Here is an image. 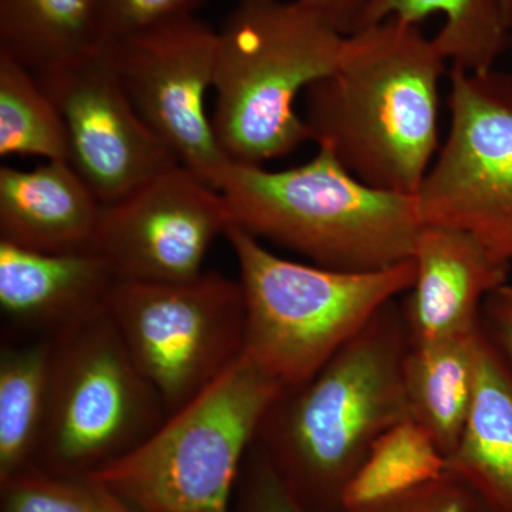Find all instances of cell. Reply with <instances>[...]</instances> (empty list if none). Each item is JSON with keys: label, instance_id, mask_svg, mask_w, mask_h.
<instances>
[{"label": "cell", "instance_id": "1", "mask_svg": "<svg viewBox=\"0 0 512 512\" xmlns=\"http://www.w3.org/2000/svg\"><path fill=\"white\" fill-rule=\"evenodd\" d=\"M447 63L420 25L389 19L353 30L335 70L306 89L311 141L363 183L416 197L439 148Z\"/></svg>", "mask_w": 512, "mask_h": 512}, {"label": "cell", "instance_id": "2", "mask_svg": "<svg viewBox=\"0 0 512 512\" xmlns=\"http://www.w3.org/2000/svg\"><path fill=\"white\" fill-rule=\"evenodd\" d=\"M392 303L308 382L268 410L254 446L312 512H340L350 478L380 436L412 420L403 366L410 345Z\"/></svg>", "mask_w": 512, "mask_h": 512}, {"label": "cell", "instance_id": "3", "mask_svg": "<svg viewBox=\"0 0 512 512\" xmlns=\"http://www.w3.org/2000/svg\"><path fill=\"white\" fill-rule=\"evenodd\" d=\"M232 222L343 272H373L413 258L416 200L367 185L326 148L281 171L229 163L220 183Z\"/></svg>", "mask_w": 512, "mask_h": 512}, {"label": "cell", "instance_id": "4", "mask_svg": "<svg viewBox=\"0 0 512 512\" xmlns=\"http://www.w3.org/2000/svg\"><path fill=\"white\" fill-rule=\"evenodd\" d=\"M346 35L299 0H238L217 30L212 127L231 163L288 156L311 133L299 94L338 66Z\"/></svg>", "mask_w": 512, "mask_h": 512}, {"label": "cell", "instance_id": "5", "mask_svg": "<svg viewBox=\"0 0 512 512\" xmlns=\"http://www.w3.org/2000/svg\"><path fill=\"white\" fill-rule=\"evenodd\" d=\"M225 238L247 306L245 353L285 390L308 382L416 278L413 258L343 272L281 258L234 222Z\"/></svg>", "mask_w": 512, "mask_h": 512}, {"label": "cell", "instance_id": "6", "mask_svg": "<svg viewBox=\"0 0 512 512\" xmlns=\"http://www.w3.org/2000/svg\"><path fill=\"white\" fill-rule=\"evenodd\" d=\"M284 386L244 352L136 450L93 478L146 512H229L242 464Z\"/></svg>", "mask_w": 512, "mask_h": 512}, {"label": "cell", "instance_id": "7", "mask_svg": "<svg viewBox=\"0 0 512 512\" xmlns=\"http://www.w3.org/2000/svg\"><path fill=\"white\" fill-rule=\"evenodd\" d=\"M167 417L109 312L53 339L45 423L30 470L90 477L127 456Z\"/></svg>", "mask_w": 512, "mask_h": 512}, {"label": "cell", "instance_id": "8", "mask_svg": "<svg viewBox=\"0 0 512 512\" xmlns=\"http://www.w3.org/2000/svg\"><path fill=\"white\" fill-rule=\"evenodd\" d=\"M107 312L167 416L190 403L244 355L241 282L202 272L181 282L116 281Z\"/></svg>", "mask_w": 512, "mask_h": 512}, {"label": "cell", "instance_id": "9", "mask_svg": "<svg viewBox=\"0 0 512 512\" xmlns=\"http://www.w3.org/2000/svg\"><path fill=\"white\" fill-rule=\"evenodd\" d=\"M450 128L416 197L421 225L466 232L512 262V76L451 67Z\"/></svg>", "mask_w": 512, "mask_h": 512}, {"label": "cell", "instance_id": "10", "mask_svg": "<svg viewBox=\"0 0 512 512\" xmlns=\"http://www.w3.org/2000/svg\"><path fill=\"white\" fill-rule=\"evenodd\" d=\"M138 114L178 164L220 190L231 163L205 109L214 89L217 30L195 18L160 26L109 46Z\"/></svg>", "mask_w": 512, "mask_h": 512}, {"label": "cell", "instance_id": "11", "mask_svg": "<svg viewBox=\"0 0 512 512\" xmlns=\"http://www.w3.org/2000/svg\"><path fill=\"white\" fill-rule=\"evenodd\" d=\"M231 224L222 192L175 164L104 205L92 249L116 281H188Z\"/></svg>", "mask_w": 512, "mask_h": 512}, {"label": "cell", "instance_id": "12", "mask_svg": "<svg viewBox=\"0 0 512 512\" xmlns=\"http://www.w3.org/2000/svg\"><path fill=\"white\" fill-rule=\"evenodd\" d=\"M36 77L66 124L69 163L101 204L127 197L178 164L128 97L109 46Z\"/></svg>", "mask_w": 512, "mask_h": 512}, {"label": "cell", "instance_id": "13", "mask_svg": "<svg viewBox=\"0 0 512 512\" xmlns=\"http://www.w3.org/2000/svg\"><path fill=\"white\" fill-rule=\"evenodd\" d=\"M114 282L92 248L42 252L0 241V311L23 339H55L106 312Z\"/></svg>", "mask_w": 512, "mask_h": 512}, {"label": "cell", "instance_id": "14", "mask_svg": "<svg viewBox=\"0 0 512 512\" xmlns=\"http://www.w3.org/2000/svg\"><path fill=\"white\" fill-rule=\"evenodd\" d=\"M413 259L416 278L406 312L412 345L473 333L480 306L507 284L510 271L466 232L439 225H421Z\"/></svg>", "mask_w": 512, "mask_h": 512}, {"label": "cell", "instance_id": "15", "mask_svg": "<svg viewBox=\"0 0 512 512\" xmlns=\"http://www.w3.org/2000/svg\"><path fill=\"white\" fill-rule=\"evenodd\" d=\"M103 207L69 161L0 168V241L42 252L90 249Z\"/></svg>", "mask_w": 512, "mask_h": 512}, {"label": "cell", "instance_id": "16", "mask_svg": "<svg viewBox=\"0 0 512 512\" xmlns=\"http://www.w3.org/2000/svg\"><path fill=\"white\" fill-rule=\"evenodd\" d=\"M447 473L491 510L512 512V372L481 329L473 402Z\"/></svg>", "mask_w": 512, "mask_h": 512}, {"label": "cell", "instance_id": "17", "mask_svg": "<svg viewBox=\"0 0 512 512\" xmlns=\"http://www.w3.org/2000/svg\"><path fill=\"white\" fill-rule=\"evenodd\" d=\"M480 326L460 338L410 345L403 375L412 420L448 457L456 448L473 402Z\"/></svg>", "mask_w": 512, "mask_h": 512}, {"label": "cell", "instance_id": "18", "mask_svg": "<svg viewBox=\"0 0 512 512\" xmlns=\"http://www.w3.org/2000/svg\"><path fill=\"white\" fill-rule=\"evenodd\" d=\"M436 13L444 23L434 40L451 67L468 73L494 70L511 36L498 0H365L353 30L389 19L420 25Z\"/></svg>", "mask_w": 512, "mask_h": 512}, {"label": "cell", "instance_id": "19", "mask_svg": "<svg viewBox=\"0 0 512 512\" xmlns=\"http://www.w3.org/2000/svg\"><path fill=\"white\" fill-rule=\"evenodd\" d=\"M104 46L93 0H0V52L36 76Z\"/></svg>", "mask_w": 512, "mask_h": 512}, {"label": "cell", "instance_id": "20", "mask_svg": "<svg viewBox=\"0 0 512 512\" xmlns=\"http://www.w3.org/2000/svg\"><path fill=\"white\" fill-rule=\"evenodd\" d=\"M53 339L0 349V483L33 468L47 406Z\"/></svg>", "mask_w": 512, "mask_h": 512}, {"label": "cell", "instance_id": "21", "mask_svg": "<svg viewBox=\"0 0 512 512\" xmlns=\"http://www.w3.org/2000/svg\"><path fill=\"white\" fill-rule=\"evenodd\" d=\"M447 457L416 421L396 424L380 436L350 478L340 512L362 510L447 476Z\"/></svg>", "mask_w": 512, "mask_h": 512}, {"label": "cell", "instance_id": "22", "mask_svg": "<svg viewBox=\"0 0 512 512\" xmlns=\"http://www.w3.org/2000/svg\"><path fill=\"white\" fill-rule=\"evenodd\" d=\"M0 156L69 161L62 114L36 74L0 52Z\"/></svg>", "mask_w": 512, "mask_h": 512}, {"label": "cell", "instance_id": "23", "mask_svg": "<svg viewBox=\"0 0 512 512\" xmlns=\"http://www.w3.org/2000/svg\"><path fill=\"white\" fill-rule=\"evenodd\" d=\"M0 512H146L93 477L28 470L0 483Z\"/></svg>", "mask_w": 512, "mask_h": 512}, {"label": "cell", "instance_id": "24", "mask_svg": "<svg viewBox=\"0 0 512 512\" xmlns=\"http://www.w3.org/2000/svg\"><path fill=\"white\" fill-rule=\"evenodd\" d=\"M207 0H93L97 26L104 45L195 18Z\"/></svg>", "mask_w": 512, "mask_h": 512}, {"label": "cell", "instance_id": "25", "mask_svg": "<svg viewBox=\"0 0 512 512\" xmlns=\"http://www.w3.org/2000/svg\"><path fill=\"white\" fill-rule=\"evenodd\" d=\"M229 512H312L289 490L252 444L242 464Z\"/></svg>", "mask_w": 512, "mask_h": 512}, {"label": "cell", "instance_id": "26", "mask_svg": "<svg viewBox=\"0 0 512 512\" xmlns=\"http://www.w3.org/2000/svg\"><path fill=\"white\" fill-rule=\"evenodd\" d=\"M480 503L463 481L447 474L410 493L348 512H477Z\"/></svg>", "mask_w": 512, "mask_h": 512}, {"label": "cell", "instance_id": "27", "mask_svg": "<svg viewBox=\"0 0 512 512\" xmlns=\"http://www.w3.org/2000/svg\"><path fill=\"white\" fill-rule=\"evenodd\" d=\"M484 309L501 349L512 362V286L505 284L491 292L484 301Z\"/></svg>", "mask_w": 512, "mask_h": 512}, {"label": "cell", "instance_id": "28", "mask_svg": "<svg viewBox=\"0 0 512 512\" xmlns=\"http://www.w3.org/2000/svg\"><path fill=\"white\" fill-rule=\"evenodd\" d=\"M306 8L318 13L343 35H349L355 28L357 16L365 0H299Z\"/></svg>", "mask_w": 512, "mask_h": 512}, {"label": "cell", "instance_id": "29", "mask_svg": "<svg viewBox=\"0 0 512 512\" xmlns=\"http://www.w3.org/2000/svg\"><path fill=\"white\" fill-rule=\"evenodd\" d=\"M501 12H503L505 23L512 29V0H498Z\"/></svg>", "mask_w": 512, "mask_h": 512}, {"label": "cell", "instance_id": "30", "mask_svg": "<svg viewBox=\"0 0 512 512\" xmlns=\"http://www.w3.org/2000/svg\"><path fill=\"white\" fill-rule=\"evenodd\" d=\"M477 512H497V511L491 510V508H488L487 505L480 503V507H478Z\"/></svg>", "mask_w": 512, "mask_h": 512}, {"label": "cell", "instance_id": "31", "mask_svg": "<svg viewBox=\"0 0 512 512\" xmlns=\"http://www.w3.org/2000/svg\"><path fill=\"white\" fill-rule=\"evenodd\" d=\"M508 49L511 50V55H512V33H511V36H510V43H508Z\"/></svg>", "mask_w": 512, "mask_h": 512}]
</instances>
